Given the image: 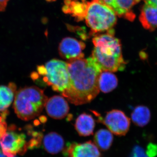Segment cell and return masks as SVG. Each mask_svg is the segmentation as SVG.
<instances>
[{"label":"cell","mask_w":157,"mask_h":157,"mask_svg":"<svg viewBox=\"0 0 157 157\" xmlns=\"http://www.w3.org/2000/svg\"><path fill=\"white\" fill-rule=\"evenodd\" d=\"M25 134L9 132L0 138V147L7 157H14L17 154H24L27 150Z\"/></svg>","instance_id":"obj_7"},{"label":"cell","mask_w":157,"mask_h":157,"mask_svg":"<svg viewBox=\"0 0 157 157\" xmlns=\"http://www.w3.org/2000/svg\"><path fill=\"white\" fill-rule=\"evenodd\" d=\"M9 0H0V11H3L6 10L7 4Z\"/></svg>","instance_id":"obj_24"},{"label":"cell","mask_w":157,"mask_h":157,"mask_svg":"<svg viewBox=\"0 0 157 157\" xmlns=\"http://www.w3.org/2000/svg\"><path fill=\"white\" fill-rule=\"evenodd\" d=\"M39 121L38 120H35L34 121V124H35V125H38L39 124Z\"/></svg>","instance_id":"obj_30"},{"label":"cell","mask_w":157,"mask_h":157,"mask_svg":"<svg viewBox=\"0 0 157 157\" xmlns=\"http://www.w3.org/2000/svg\"><path fill=\"white\" fill-rule=\"evenodd\" d=\"M8 87L10 88L11 90L14 92V93L15 92V91L16 90V89H17L16 84H14L13 82H10V83H9Z\"/></svg>","instance_id":"obj_27"},{"label":"cell","mask_w":157,"mask_h":157,"mask_svg":"<svg viewBox=\"0 0 157 157\" xmlns=\"http://www.w3.org/2000/svg\"><path fill=\"white\" fill-rule=\"evenodd\" d=\"M41 140H42V139H39V138H36V139L33 138V139H31L28 143L27 144V148L29 149L32 150L39 147L41 144Z\"/></svg>","instance_id":"obj_21"},{"label":"cell","mask_w":157,"mask_h":157,"mask_svg":"<svg viewBox=\"0 0 157 157\" xmlns=\"http://www.w3.org/2000/svg\"><path fill=\"white\" fill-rule=\"evenodd\" d=\"M46 74L43 80L50 86L55 91L62 93L67 88L69 82L68 66L67 62L53 59L45 65Z\"/></svg>","instance_id":"obj_5"},{"label":"cell","mask_w":157,"mask_h":157,"mask_svg":"<svg viewBox=\"0 0 157 157\" xmlns=\"http://www.w3.org/2000/svg\"><path fill=\"white\" fill-rule=\"evenodd\" d=\"M9 111L7 110V109L4 110V111H2V112L1 113L0 116L2 117V121L3 122L5 121V120L6 119V118L7 117V116L9 115Z\"/></svg>","instance_id":"obj_25"},{"label":"cell","mask_w":157,"mask_h":157,"mask_svg":"<svg viewBox=\"0 0 157 157\" xmlns=\"http://www.w3.org/2000/svg\"><path fill=\"white\" fill-rule=\"evenodd\" d=\"M130 157H148L147 153L140 147L136 146L133 149Z\"/></svg>","instance_id":"obj_20"},{"label":"cell","mask_w":157,"mask_h":157,"mask_svg":"<svg viewBox=\"0 0 157 157\" xmlns=\"http://www.w3.org/2000/svg\"><path fill=\"white\" fill-rule=\"evenodd\" d=\"M86 3V0H65L63 11L65 13L71 14L77 20H82L84 19Z\"/></svg>","instance_id":"obj_15"},{"label":"cell","mask_w":157,"mask_h":157,"mask_svg":"<svg viewBox=\"0 0 157 157\" xmlns=\"http://www.w3.org/2000/svg\"><path fill=\"white\" fill-rule=\"evenodd\" d=\"M16 129V126L14 125H10V126L9 128V131H13V130H15Z\"/></svg>","instance_id":"obj_29"},{"label":"cell","mask_w":157,"mask_h":157,"mask_svg":"<svg viewBox=\"0 0 157 157\" xmlns=\"http://www.w3.org/2000/svg\"><path fill=\"white\" fill-rule=\"evenodd\" d=\"M48 100L43 90L39 87L32 86L20 89L14 98V112L21 119L30 120L41 113Z\"/></svg>","instance_id":"obj_3"},{"label":"cell","mask_w":157,"mask_h":157,"mask_svg":"<svg viewBox=\"0 0 157 157\" xmlns=\"http://www.w3.org/2000/svg\"><path fill=\"white\" fill-rule=\"evenodd\" d=\"M94 48L92 57L100 65L102 71H121L126 67L122 45L120 39L114 36V30L98 34L93 39Z\"/></svg>","instance_id":"obj_2"},{"label":"cell","mask_w":157,"mask_h":157,"mask_svg":"<svg viewBox=\"0 0 157 157\" xmlns=\"http://www.w3.org/2000/svg\"><path fill=\"white\" fill-rule=\"evenodd\" d=\"M39 120L42 123H44L46 122V121H47V118L45 117L44 116H41L39 118Z\"/></svg>","instance_id":"obj_28"},{"label":"cell","mask_w":157,"mask_h":157,"mask_svg":"<svg viewBox=\"0 0 157 157\" xmlns=\"http://www.w3.org/2000/svg\"><path fill=\"white\" fill-rule=\"evenodd\" d=\"M86 45L84 42L71 37L64 38L59 43V52L60 56L65 59L83 58L82 52Z\"/></svg>","instance_id":"obj_8"},{"label":"cell","mask_w":157,"mask_h":157,"mask_svg":"<svg viewBox=\"0 0 157 157\" xmlns=\"http://www.w3.org/2000/svg\"><path fill=\"white\" fill-rule=\"evenodd\" d=\"M110 8L117 16L133 21L135 14L133 11L134 6L141 0H99Z\"/></svg>","instance_id":"obj_9"},{"label":"cell","mask_w":157,"mask_h":157,"mask_svg":"<svg viewBox=\"0 0 157 157\" xmlns=\"http://www.w3.org/2000/svg\"><path fill=\"white\" fill-rule=\"evenodd\" d=\"M67 153L70 157H101L99 148L92 141L70 144Z\"/></svg>","instance_id":"obj_12"},{"label":"cell","mask_w":157,"mask_h":157,"mask_svg":"<svg viewBox=\"0 0 157 157\" xmlns=\"http://www.w3.org/2000/svg\"><path fill=\"white\" fill-rule=\"evenodd\" d=\"M118 79L112 72L102 71L99 76V86L100 90L104 93L112 91L117 87Z\"/></svg>","instance_id":"obj_16"},{"label":"cell","mask_w":157,"mask_h":157,"mask_svg":"<svg viewBox=\"0 0 157 157\" xmlns=\"http://www.w3.org/2000/svg\"><path fill=\"white\" fill-rule=\"evenodd\" d=\"M84 19L93 35L112 29L117 22L115 12L99 0L87 2Z\"/></svg>","instance_id":"obj_4"},{"label":"cell","mask_w":157,"mask_h":157,"mask_svg":"<svg viewBox=\"0 0 157 157\" xmlns=\"http://www.w3.org/2000/svg\"><path fill=\"white\" fill-rule=\"evenodd\" d=\"M67 63L69 82L62 95L75 105L90 103L100 93L101 67L92 57L68 60Z\"/></svg>","instance_id":"obj_1"},{"label":"cell","mask_w":157,"mask_h":157,"mask_svg":"<svg viewBox=\"0 0 157 157\" xmlns=\"http://www.w3.org/2000/svg\"><path fill=\"white\" fill-rule=\"evenodd\" d=\"M95 122L91 115L87 113L80 114L76 119L75 129L81 136L86 137L93 135Z\"/></svg>","instance_id":"obj_13"},{"label":"cell","mask_w":157,"mask_h":157,"mask_svg":"<svg viewBox=\"0 0 157 157\" xmlns=\"http://www.w3.org/2000/svg\"><path fill=\"white\" fill-rule=\"evenodd\" d=\"M45 107L48 115L55 119L64 118L70 110L67 102L60 96H54L48 99Z\"/></svg>","instance_id":"obj_11"},{"label":"cell","mask_w":157,"mask_h":157,"mask_svg":"<svg viewBox=\"0 0 157 157\" xmlns=\"http://www.w3.org/2000/svg\"><path fill=\"white\" fill-rule=\"evenodd\" d=\"M139 20L144 28L153 31L157 28V0H143Z\"/></svg>","instance_id":"obj_10"},{"label":"cell","mask_w":157,"mask_h":157,"mask_svg":"<svg viewBox=\"0 0 157 157\" xmlns=\"http://www.w3.org/2000/svg\"><path fill=\"white\" fill-rule=\"evenodd\" d=\"M98 121L107 127L112 134L124 136L128 132L131 121L123 111L113 109L107 112L105 117L99 116Z\"/></svg>","instance_id":"obj_6"},{"label":"cell","mask_w":157,"mask_h":157,"mask_svg":"<svg viewBox=\"0 0 157 157\" xmlns=\"http://www.w3.org/2000/svg\"><path fill=\"white\" fill-rule=\"evenodd\" d=\"M7 130V124L5 121L0 122V138L6 134Z\"/></svg>","instance_id":"obj_22"},{"label":"cell","mask_w":157,"mask_h":157,"mask_svg":"<svg viewBox=\"0 0 157 157\" xmlns=\"http://www.w3.org/2000/svg\"></svg>","instance_id":"obj_32"},{"label":"cell","mask_w":157,"mask_h":157,"mask_svg":"<svg viewBox=\"0 0 157 157\" xmlns=\"http://www.w3.org/2000/svg\"><path fill=\"white\" fill-rule=\"evenodd\" d=\"M113 137L109 130L100 129L96 132L94 137V144L99 149L103 151L108 150L112 145Z\"/></svg>","instance_id":"obj_18"},{"label":"cell","mask_w":157,"mask_h":157,"mask_svg":"<svg viewBox=\"0 0 157 157\" xmlns=\"http://www.w3.org/2000/svg\"><path fill=\"white\" fill-rule=\"evenodd\" d=\"M45 150L51 154H56L63 150L64 146L63 138L56 132H51L47 134L43 141Z\"/></svg>","instance_id":"obj_14"},{"label":"cell","mask_w":157,"mask_h":157,"mask_svg":"<svg viewBox=\"0 0 157 157\" xmlns=\"http://www.w3.org/2000/svg\"><path fill=\"white\" fill-rule=\"evenodd\" d=\"M14 92L5 86H0V112L6 110L14 99Z\"/></svg>","instance_id":"obj_19"},{"label":"cell","mask_w":157,"mask_h":157,"mask_svg":"<svg viewBox=\"0 0 157 157\" xmlns=\"http://www.w3.org/2000/svg\"><path fill=\"white\" fill-rule=\"evenodd\" d=\"M37 70L39 75L42 76H45L46 72L45 66H43V65L38 66L37 67Z\"/></svg>","instance_id":"obj_23"},{"label":"cell","mask_w":157,"mask_h":157,"mask_svg":"<svg viewBox=\"0 0 157 157\" xmlns=\"http://www.w3.org/2000/svg\"><path fill=\"white\" fill-rule=\"evenodd\" d=\"M132 121L136 125L144 127L149 122L151 117L150 110L144 105L135 107L131 115Z\"/></svg>","instance_id":"obj_17"},{"label":"cell","mask_w":157,"mask_h":157,"mask_svg":"<svg viewBox=\"0 0 157 157\" xmlns=\"http://www.w3.org/2000/svg\"><path fill=\"white\" fill-rule=\"evenodd\" d=\"M0 157H6L2 153V152L1 151H0Z\"/></svg>","instance_id":"obj_31"},{"label":"cell","mask_w":157,"mask_h":157,"mask_svg":"<svg viewBox=\"0 0 157 157\" xmlns=\"http://www.w3.org/2000/svg\"><path fill=\"white\" fill-rule=\"evenodd\" d=\"M30 77L34 81L38 80L39 77V73L36 72H33L31 73Z\"/></svg>","instance_id":"obj_26"}]
</instances>
